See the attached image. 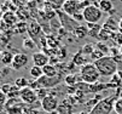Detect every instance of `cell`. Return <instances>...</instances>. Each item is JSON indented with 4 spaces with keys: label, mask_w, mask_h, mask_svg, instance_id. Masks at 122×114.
<instances>
[{
    "label": "cell",
    "mask_w": 122,
    "mask_h": 114,
    "mask_svg": "<svg viewBox=\"0 0 122 114\" xmlns=\"http://www.w3.org/2000/svg\"><path fill=\"white\" fill-rule=\"evenodd\" d=\"M94 66L102 76H112L118 71V64L114 61L111 56H104L98 61H94Z\"/></svg>",
    "instance_id": "cell-1"
},
{
    "label": "cell",
    "mask_w": 122,
    "mask_h": 114,
    "mask_svg": "<svg viewBox=\"0 0 122 114\" xmlns=\"http://www.w3.org/2000/svg\"><path fill=\"white\" fill-rule=\"evenodd\" d=\"M100 76L102 75L98 72L97 67L94 66V63H87L80 69V79L88 85H93V84L98 83Z\"/></svg>",
    "instance_id": "cell-2"
},
{
    "label": "cell",
    "mask_w": 122,
    "mask_h": 114,
    "mask_svg": "<svg viewBox=\"0 0 122 114\" xmlns=\"http://www.w3.org/2000/svg\"><path fill=\"white\" fill-rule=\"evenodd\" d=\"M115 101V96H109L107 98H103L92 108L90 114H110L114 109Z\"/></svg>",
    "instance_id": "cell-3"
},
{
    "label": "cell",
    "mask_w": 122,
    "mask_h": 114,
    "mask_svg": "<svg viewBox=\"0 0 122 114\" xmlns=\"http://www.w3.org/2000/svg\"><path fill=\"white\" fill-rule=\"evenodd\" d=\"M82 15H83V18H85V22H87V24L91 23V24H98L99 21L102 20L103 17V12L99 10L98 6H96L94 4L92 5H88L83 11H82Z\"/></svg>",
    "instance_id": "cell-4"
},
{
    "label": "cell",
    "mask_w": 122,
    "mask_h": 114,
    "mask_svg": "<svg viewBox=\"0 0 122 114\" xmlns=\"http://www.w3.org/2000/svg\"><path fill=\"white\" fill-rule=\"evenodd\" d=\"M41 107L47 113H53L58 108V100L55 95H48L41 101Z\"/></svg>",
    "instance_id": "cell-5"
},
{
    "label": "cell",
    "mask_w": 122,
    "mask_h": 114,
    "mask_svg": "<svg viewBox=\"0 0 122 114\" xmlns=\"http://www.w3.org/2000/svg\"><path fill=\"white\" fill-rule=\"evenodd\" d=\"M20 98L27 103V104H33L34 102H35L38 100V96H36V91L30 89L29 86L25 87V89H22L20 91Z\"/></svg>",
    "instance_id": "cell-6"
},
{
    "label": "cell",
    "mask_w": 122,
    "mask_h": 114,
    "mask_svg": "<svg viewBox=\"0 0 122 114\" xmlns=\"http://www.w3.org/2000/svg\"><path fill=\"white\" fill-rule=\"evenodd\" d=\"M28 61H29V57L25 54H16L13 56L11 67L13 71H21L28 64Z\"/></svg>",
    "instance_id": "cell-7"
},
{
    "label": "cell",
    "mask_w": 122,
    "mask_h": 114,
    "mask_svg": "<svg viewBox=\"0 0 122 114\" xmlns=\"http://www.w3.org/2000/svg\"><path fill=\"white\" fill-rule=\"evenodd\" d=\"M28 33H29V38L33 39L36 44V39L40 38V35H42V27L40 23H38L36 21H31L28 24Z\"/></svg>",
    "instance_id": "cell-8"
},
{
    "label": "cell",
    "mask_w": 122,
    "mask_h": 114,
    "mask_svg": "<svg viewBox=\"0 0 122 114\" xmlns=\"http://www.w3.org/2000/svg\"><path fill=\"white\" fill-rule=\"evenodd\" d=\"M38 83H39L40 87H42V89H51V87H55L57 84L61 83V78L59 76L48 78L46 75H42L41 78L38 79Z\"/></svg>",
    "instance_id": "cell-9"
},
{
    "label": "cell",
    "mask_w": 122,
    "mask_h": 114,
    "mask_svg": "<svg viewBox=\"0 0 122 114\" xmlns=\"http://www.w3.org/2000/svg\"><path fill=\"white\" fill-rule=\"evenodd\" d=\"M62 10H63V12L65 15L69 16V17H73L75 13L79 12L80 6H79V3H76L75 0H65V3H64Z\"/></svg>",
    "instance_id": "cell-10"
},
{
    "label": "cell",
    "mask_w": 122,
    "mask_h": 114,
    "mask_svg": "<svg viewBox=\"0 0 122 114\" xmlns=\"http://www.w3.org/2000/svg\"><path fill=\"white\" fill-rule=\"evenodd\" d=\"M31 58L34 62V66H38L40 68H44L50 62V57L45 52H35V54H33Z\"/></svg>",
    "instance_id": "cell-11"
},
{
    "label": "cell",
    "mask_w": 122,
    "mask_h": 114,
    "mask_svg": "<svg viewBox=\"0 0 122 114\" xmlns=\"http://www.w3.org/2000/svg\"><path fill=\"white\" fill-rule=\"evenodd\" d=\"M3 22L9 27H15L20 22V20H18V17H17V15L15 12L6 11V12H4V16H3Z\"/></svg>",
    "instance_id": "cell-12"
},
{
    "label": "cell",
    "mask_w": 122,
    "mask_h": 114,
    "mask_svg": "<svg viewBox=\"0 0 122 114\" xmlns=\"http://www.w3.org/2000/svg\"><path fill=\"white\" fill-rule=\"evenodd\" d=\"M94 5L98 6L102 12H111V11L114 10V6H112V1H111V0H98Z\"/></svg>",
    "instance_id": "cell-13"
},
{
    "label": "cell",
    "mask_w": 122,
    "mask_h": 114,
    "mask_svg": "<svg viewBox=\"0 0 122 114\" xmlns=\"http://www.w3.org/2000/svg\"><path fill=\"white\" fill-rule=\"evenodd\" d=\"M64 3H65V0H45V5L56 12L59 11L61 9H63Z\"/></svg>",
    "instance_id": "cell-14"
},
{
    "label": "cell",
    "mask_w": 122,
    "mask_h": 114,
    "mask_svg": "<svg viewBox=\"0 0 122 114\" xmlns=\"http://www.w3.org/2000/svg\"><path fill=\"white\" fill-rule=\"evenodd\" d=\"M103 28L112 32V33H115V32H118V22L116 20H114L112 17H109L105 21V23L103 24Z\"/></svg>",
    "instance_id": "cell-15"
},
{
    "label": "cell",
    "mask_w": 122,
    "mask_h": 114,
    "mask_svg": "<svg viewBox=\"0 0 122 114\" xmlns=\"http://www.w3.org/2000/svg\"><path fill=\"white\" fill-rule=\"evenodd\" d=\"M87 28H88V35L92 37V38H97L98 39V35L100 33L103 26H100L99 23L98 24H91V23H88V24H87Z\"/></svg>",
    "instance_id": "cell-16"
},
{
    "label": "cell",
    "mask_w": 122,
    "mask_h": 114,
    "mask_svg": "<svg viewBox=\"0 0 122 114\" xmlns=\"http://www.w3.org/2000/svg\"><path fill=\"white\" fill-rule=\"evenodd\" d=\"M42 72H44V75H46L48 78H56V76H58L56 67L53 66V64H51V63H48L47 66H45L42 68Z\"/></svg>",
    "instance_id": "cell-17"
},
{
    "label": "cell",
    "mask_w": 122,
    "mask_h": 114,
    "mask_svg": "<svg viewBox=\"0 0 122 114\" xmlns=\"http://www.w3.org/2000/svg\"><path fill=\"white\" fill-rule=\"evenodd\" d=\"M74 35L77 39H85L87 35H88V28L85 27V26H79L75 30H74Z\"/></svg>",
    "instance_id": "cell-18"
},
{
    "label": "cell",
    "mask_w": 122,
    "mask_h": 114,
    "mask_svg": "<svg viewBox=\"0 0 122 114\" xmlns=\"http://www.w3.org/2000/svg\"><path fill=\"white\" fill-rule=\"evenodd\" d=\"M108 87H116L115 85H112L111 83L109 84H93V85H90V92H98V91H103V90H105Z\"/></svg>",
    "instance_id": "cell-19"
},
{
    "label": "cell",
    "mask_w": 122,
    "mask_h": 114,
    "mask_svg": "<svg viewBox=\"0 0 122 114\" xmlns=\"http://www.w3.org/2000/svg\"><path fill=\"white\" fill-rule=\"evenodd\" d=\"M13 56L11 52L9 51H4L1 55H0V61H1L3 64H5V66H9V64L12 63V60H13Z\"/></svg>",
    "instance_id": "cell-20"
},
{
    "label": "cell",
    "mask_w": 122,
    "mask_h": 114,
    "mask_svg": "<svg viewBox=\"0 0 122 114\" xmlns=\"http://www.w3.org/2000/svg\"><path fill=\"white\" fill-rule=\"evenodd\" d=\"M96 49H97V50H99L104 56H109L110 47L108 46L107 43H104V41H98V43L96 44Z\"/></svg>",
    "instance_id": "cell-21"
},
{
    "label": "cell",
    "mask_w": 122,
    "mask_h": 114,
    "mask_svg": "<svg viewBox=\"0 0 122 114\" xmlns=\"http://www.w3.org/2000/svg\"><path fill=\"white\" fill-rule=\"evenodd\" d=\"M111 37H112V32H110V30H108V29L102 28L100 33H99V35H98V40L105 43L107 40H111Z\"/></svg>",
    "instance_id": "cell-22"
},
{
    "label": "cell",
    "mask_w": 122,
    "mask_h": 114,
    "mask_svg": "<svg viewBox=\"0 0 122 114\" xmlns=\"http://www.w3.org/2000/svg\"><path fill=\"white\" fill-rule=\"evenodd\" d=\"M13 30H15V33L23 34V33H25V32H28V23H27V22L20 21L18 23H17V24L13 27Z\"/></svg>",
    "instance_id": "cell-23"
},
{
    "label": "cell",
    "mask_w": 122,
    "mask_h": 114,
    "mask_svg": "<svg viewBox=\"0 0 122 114\" xmlns=\"http://www.w3.org/2000/svg\"><path fill=\"white\" fill-rule=\"evenodd\" d=\"M29 73H30V75L35 79V80H38L39 78H41V76L44 75L42 68H40V67H38V66H33V67L29 69Z\"/></svg>",
    "instance_id": "cell-24"
},
{
    "label": "cell",
    "mask_w": 122,
    "mask_h": 114,
    "mask_svg": "<svg viewBox=\"0 0 122 114\" xmlns=\"http://www.w3.org/2000/svg\"><path fill=\"white\" fill-rule=\"evenodd\" d=\"M73 62L75 63V64H77V66H85V64H87L88 62H86V57H85V55L80 51L79 54H76L75 56H74V58H73Z\"/></svg>",
    "instance_id": "cell-25"
},
{
    "label": "cell",
    "mask_w": 122,
    "mask_h": 114,
    "mask_svg": "<svg viewBox=\"0 0 122 114\" xmlns=\"http://www.w3.org/2000/svg\"><path fill=\"white\" fill-rule=\"evenodd\" d=\"M15 86H17L20 90L25 89V87H28V86H29V81H28V80H27L24 76L17 78V79L15 80Z\"/></svg>",
    "instance_id": "cell-26"
},
{
    "label": "cell",
    "mask_w": 122,
    "mask_h": 114,
    "mask_svg": "<svg viewBox=\"0 0 122 114\" xmlns=\"http://www.w3.org/2000/svg\"><path fill=\"white\" fill-rule=\"evenodd\" d=\"M16 15H17V17H18V20H21L22 22H25V20L29 17V12L24 9V6L23 7H18Z\"/></svg>",
    "instance_id": "cell-27"
},
{
    "label": "cell",
    "mask_w": 122,
    "mask_h": 114,
    "mask_svg": "<svg viewBox=\"0 0 122 114\" xmlns=\"http://www.w3.org/2000/svg\"><path fill=\"white\" fill-rule=\"evenodd\" d=\"M94 50H96V45H93V44H86V45L81 49V52H82L85 56H87V55L91 56Z\"/></svg>",
    "instance_id": "cell-28"
},
{
    "label": "cell",
    "mask_w": 122,
    "mask_h": 114,
    "mask_svg": "<svg viewBox=\"0 0 122 114\" xmlns=\"http://www.w3.org/2000/svg\"><path fill=\"white\" fill-rule=\"evenodd\" d=\"M22 45H23V47L25 49V50H33V49L36 46L35 41H34L33 39H30V38H25L23 40V44Z\"/></svg>",
    "instance_id": "cell-29"
},
{
    "label": "cell",
    "mask_w": 122,
    "mask_h": 114,
    "mask_svg": "<svg viewBox=\"0 0 122 114\" xmlns=\"http://www.w3.org/2000/svg\"><path fill=\"white\" fill-rule=\"evenodd\" d=\"M111 40L114 41V44H116L118 46H122V34L120 33V32H115V33H112Z\"/></svg>",
    "instance_id": "cell-30"
},
{
    "label": "cell",
    "mask_w": 122,
    "mask_h": 114,
    "mask_svg": "<svg viewBox=\"0 0 122 114\" xmlns=\"http://www.w3.org/2000/svg\"><path fill=\"white\" fill-rule=\"evenodd\" d=\"M114 110L117 114H122V98H117L114 104Z\"/></svg>",
    "instance_id": "cell-31"
},
{
    "label": "cell",
    "mask_w": 122,
    "mask_h": 114,
    "mask_svg": "<svg viewBox=\"0 0 122 114\" xmlns=\"http://www.w3.org/2000/svg\"><path fill=\"white\" fill-rule=\"evenodd\" d=\"M36 96H38V98H40L41 101L45 98V97H47L48 96V93H47V89H39V90H36Z\"/></svg>",
    "instance_id": "cell-32"
},
{
    "label": "cell",
    "mask_w": 122,
    "mask_h": 114,
    "mask_svg": "<svg viewBox=\"0 0 122 114\" xmlns=\"http://www.w3.org/2000/svg\"><path fill=\"white\" fill-rule=\"evenodd\" d=\"M65 83L66 84H69V85H75V83H76V75H73V74H69V75H66L65 76Z\"/></svg>",
    "instance_id": "cell-33"
},
{
    "label": "cell",
    "mask_w": 122,
    "mask_h": 114,
    "mask_svg": "<svg viewBox=\"0 0 122 114\" xmlns=\"http://www.w3.org/2000/svg\"><path fill=\"white\" fill-rule=\"evenodd\" d=\"M10 1L17 7H23L29 3V0H10Z\"/></svg>",
    "instance_id": "cell-34"
},
{
    "label": "cell",
    "mask_w": 122,
    "mask_h": 114,
    "mask_svg": "<svg viewBox=\"0 0 122 114\" xmlns=\"http://www.w3.org/2000/svg\"><path fill=\"white\" fill-rule=\"evenodd\" d=\"M110 83H111L112 85H115V86L117 87V86H118V85H120V84L122 83V80L120 79V76H118V75H117V73H116V74H114V75L111 76V80H110Z\"/></svg>",
    "instance_id": "cell-35"
},
{
    "label": "cell",
    "mask_w": 122,
    "mask_h": 114,
    "mask_svg": "<svg viewBox=\"0 0 122 114\" xmlns=\"http://www.w3.org/2000/svg\"><path fill=\"white\" fill-rule=\"evenodd\" d=\"M91 57H92L94 61H98V60H100L102 57H104V55H103L99 50H97V49H96V50L93 51V54L91 55Z\"/></svg>",
    "instance_id": "cell-36"
},
{
    "label": "cell",
    "mask_w": 122,
    "mask_h": 114,
    "mask_svg": "<svg viewBox=\"0 0 122 114\" xmlns=\"http://www.w3.org/2000/svg\"><path fill=\"white\" fill-rule=\"evenodd\" d=\"M0 89H1V91L7 96V95L10 93L11 89H12V85H11V84H4V85H1V87H0Z\"/></svg>",
    "instance_id": "cell-37"
},
{
    "label": "cell",
    "mask_w": 122,
    "mask_h": 114,
    "mask_svg": "<svg viewBox=\"0 0 122 114\" xmlns=\"http://www.w3.org/2000/svg\"><path fill=\"white\" fill-rule=\"evenodd\" d=\"M120 54H121V52H120V49H117V47H110L109 56L115 57V56H117V55H120Z\"/></svg>",
    "instance_id": "cell-38"
},
{
    "label": "cell",
    "mask_w": 122,
    "mask_h": 114,
    "mask_svg": "<svg viewBox=\"0 0 122 114\" xmlns=\"http://www.w3.org/2000/svg\"><path fill=\"white\" fill-rule=\"evenodd\" d=\"M6 98H7V96L1 91V89H0V106H3L6 102Z\"/></svg>",
    "instance_id": "cell-39"
},
{
    "label": "cell",
    "mask_w": 122,
    "mask_h": 114,
    "mask_svg": "<svg viewBox=\"0 0 122 114\" xmlns=\"http://www.w3.org/2000/svg\"><path fill=\"white\" fill-rule=\"evenodd\" d=\"M73 18L76 21V22H81V21H85V18H83V15L82 13H75L74 16H73Z\"/></svg>",
    "instance_id": "cell-40"
},
{
    "label": "cell",
    "mask_w": 122,
    "mask_h": 114,
    "mask_svg": "<svg viewBox=\"0 0 122 114\" xmlns=\"http://www.w3.org/2000/svg\"><path fill=\"white\" fill-rule=\"evenodd\" d=\"M114 58V61L117 63V64H120V63H122V55L120 54V55H117V56H115V57H112Z\"/></svg>",
    "instance_id": "cell-41"
},
{
    "label": "cell",
    "mask_w": 122,
    "mask_h": 114,
    "mask_svg": "<svg viewBox=\"0 0 122 114\" xmlns=\"http://www.w3.org/2000/svg\"><path fill=\"white\" fill-rule=\"evenodd\" d=\"M7 73H10L9 68H3V71L0 72V74H1V75H7Z\"/></svg>",
    "instance_id": "cell-42"
},
{
    "label": "cell",
    "mask_w": 122,
    "mask_h": 114,
    "mask_svg": "<svg viewBox=\"0 0 122 114\" xmlns=\"http://www.w3.org/2000/svg\"><path fill=\"white\" fill-rule=\"evenodd\" d=\"M118 32L122 34V18L118 21Z\"/></svg>",
    "instance_id": "cell-43"
},
{
    "label": "cell",
    "mask_w": 122,
    "mask_h": 114,
    "mask_svg": "<svg viewBox=\"0 0 122 114\" xmlns=\"http://www.w3.org/2000/svg\"><path fill=\"white\" fill-rule=\"evenodd\" d=\"M117 75H118V76H120V79L122 80V71H121V69H118V71H117Z\"/></svg>",
    "instance_id": "cell-44"
},
{
    "label": "cell",
    "mask_w": 122,
    "mask_h": 114,
    "mask_svg": "<svg viewBox=\"0 0 122 114\" xmlns=\"http://www.w3.org/2000/svg\"><path fill=\"white\" fill-rule=\"evenodd\" d=\"M3 16H4V13H3V10H1V7H0V20L3 18Z\"/></svg>",
    "instance_id": "cell-45"
},
{
    "label": "cell",
    "mask_w": 122,
    "mask_h": 114,
    "mask_svg": "<svg viewBox=\"0 0 122 114\" xmlns=\"http://www.w3.org/2000/svg\"><path fill=\"white\" fill-rule=\"evenodd\" d=\"M75 1H76V3H79V4H80V3H82V1H85V0H75Z\"/></svg>",
    "instance_id": "cell-46"
},
{
    "label": "cell",
    "mask_w": 122,
    "mask_h": 114,
    "mask_svg": "<svg viewBox=\"0 0 122 114\" xmlns=\"http://www.w3.org/2000/svg\"><path fill=\"white\" fill-rule=\"evenodd\" d=\"M120 52H121V55H122V46L120 47Z\"/></svg>",
    "instance_id": "cell-47"
}]
</instances>
